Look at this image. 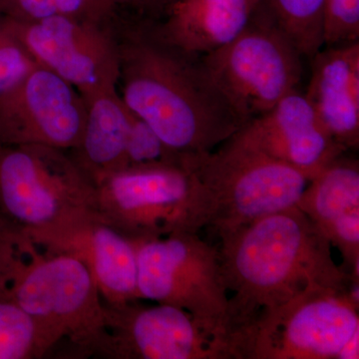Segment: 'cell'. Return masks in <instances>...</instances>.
Instances as JSON below:
<instances>
[{"instance_id":"obj_1","label":"cell","mask_w":359,"mask_h":359,"mask_svg":"<svg viewBox=\"0 0 359 359\" xmlns=\"http://www.w3.org/2000/svg\"><path fill=\"white\" fill-rule=\"evenodd\" d=\"M117 91L182 158L212 152L245 124L201 56L161 39L150 18L118 20Z\"/></svg>"},{"instance_id":"obj_2","label":"cell","mask_w":359,"mask_h":359,"mask_svg":"<svg viewBox=\"0 0 359 359\" xmlns=\"http://www.w3.org/2000/svg\"><path fill=\"white\" fill-rule=\"evenodd\" d=\"M219 238L229 323L237 334L264 311L309 290H344L359 301V280L335 264L332 245L297 205Z\"/></svg>"},{"instance_id":"obj_3","label":"cell","mask_w":359,"mask_h":359,"mask_svg":"<svg viewBox=\"0 0 359 359\" xmlns=\"http://www.w3.org/2000/svg\"><path fill=\"white\" fill-rule=\"evenodd\" d=\"M0 297L32 316L43 358H95L105 304L79 257L0 233Z\"/></svg>"},{"instance_id":"obj_4","label":"cell","mask_w":359,"mask_h":359,"mask_svg":"<svg viewBox=\"0 0 359 359\" xmlns=\"http://www.w3.org/2000/svg\"><path fill=\"white\" fill-rule=\"evenodd\" d=\"M95 215V184L68 151L0 146L1 233L35 242Z\"/></svg>"},{"instance_id":"obj_5","label":"cell","mask_w":359,"mask_h":359,"mask_svg":"<svg viewBox=\"0 0 359 359\" xmlns=\"http://www.w3.org/2000/svg\"><path fill=\"white\" fill-rule=\"evenodd\" d=\"M99 217L131 240L198 233L211 221V203L185 163L127 168L96 184Z\"/></svg>"},{"instance_id":"obj_6","label":"cell","mask_w":359,"mask_h":359,"mask_svg":"<svg viewBox=\"0 0 359 359\" xmlns=\"http://www.w3.org/2000/svg\"><path fill=\"white\" fill-rule=\"evenodd\" d=\"M211 203L208 228L219 238L295 207L309 180L294 168L231 140L212 152L188 156Z\"/></svg>"},{"instance_id":"obj_7","label":"cell","mask_w":359,"mask_h":359,"mask_svg":"<svg viewBox=\"0 0 359 359\" xmlns=\"http://www.w3.org/2000/svg\"><path fill=\"white\" fill-rule=\"evenodd\" d=\"M358 306L344 290L304 292L238 332L241 359H340L359 334Z\"/></svg>"},{"instance_id":"obj_8","label":"cell","mask_w":359,"mask_h":359,"mask_svg":"<svg viewBox=\"0 0 359 359\" xmlns=\"http://www.w3.org/2000/svg\"><path fill=\"white\" fill-rule=\"evenodd\" d=\"M139 301L108 306L95 358L107 359H241L233 328L185 309Z\"/></svg>"},{"instance_id":"obj_9","label":"cell","mask_w":359,"mask_h":359,"mask_svg":"<svg viewBox=\"0 0 359 359\" xmlns=\"http://www.w3.org/2000/svg\"><path fill=\"white\" fill-rule=\"evenodd\" d=\"M203 62L245 123L299 89L301 52L262 6L249 25Z\"/></svg>"},{"instance_id":"obj_10","label":"cell","mask_w":359,"mask_h":359,"mask_svg":"<svg viewBox=\"0 0 359 359\" xmlns=\"http://www.w3.org/2000/svg\"><path fill=\"white\" fill-rule=\"evenodd\" d=\"M133 242L139 299L185 309L231 327L229 292L218 249L198 233Z\"/></svg>"},{"instance_id":"obj_11","label":"cell","mask_w":359,"mask_h":359,"mask_svg":"<svg viewBox=\"0 0 359 359\" xmlns=\"http://www.w3.org/2000/svg\"><path fill=\"white\" fill-rule=\"evenodd\" d=\"M6 20L36 65L72 85L83 98L117 89L118 20L110 25L72 18Z\"/></svg>"},{"instance_id":"obj_12","label":"cell","mask_w":359,"mask_h":359,"mask_svg":"<svg viewBox=\"0 0 359 359\" xmlns=\"http://www.w3.org/2000/svg\"><path fill=\"white\" fill-rule=\"evenodd\" d=\"M83 96L37 65L0 96V146L40 145L73 150L86 122Z\"/></svg>"},{"instance_id":"obj_13","label":"cell","mask_w":359,"mask_h":359,"mask_svg":"<svg viewBox=\"0 0 359 359\" xmlns=\"http://www.w3.org/2000/svg\"><path fill=\"white\" fill-rule=\"evenodd\" d=\"M230 139L294 168L309 180L347 152L299 89L245 123Z\"/></svg>"},{"instance_id":"obj_14","label":"cell","mask_w":359,"mask_h":359,"mask_svg":"<svg viewBox=\"0 0 359 359\" xmlns=\"http://www.w3.org/2000/svg\"><path fill=\"white\" fill-rule=\"evenodd\" d=\"M33 243L68 252L84 262L95 280L104 304L120 306L141 301L133 240L104 222L99 215Z\"/></svg>"},{"instance_id":"obj_15","label":"cell","mask_w":359,"mask_h":359,"mask_svg":"<svg viewBox=\"0 0 359 359\" xmlns=\"http://www.w3.org/2000/svg\"><path fill=\"white\" fill-rule=\"evenodd\" d=\"M297 207L339 250L344 271L359 280V164L340 156L309 181Z\"/></svg>"},{"instance_id":"obj_16","label":"cell","mask_w":359,"mask_h":359,"mask_svg":"<svg viewBox=\"0 0 359 359\" xmlns=\"http://www.w3.org/2000/svg\"><path fill=\"white\" fill-rule=\"evenodd\" d=\"M311 60L306 95L330 136L346 151L359 146V41L323 46Z\"/></svg>"},{"instance_id":"obj_17","label":"cell","mask_w":359,"mask_h":359,"mask_svg":"<svg viewBox=\"0 0 359 359\" xmlns=\"http://www.w3.org/2000/svg\"><path fill=\"white\" fill-rule=\"evenodd\" d=\"M262 6L263 0H175L151 22L168 44L204 56L238 37Z\"/></svg>"},{"instance_id":"obj_18","label":"cell","mask_w":359,"mask_h":359,"mask_svg":"<svg viewBox=\"0 0 359 359\" xmlns=\"http://www.w3.org/2000/svg\"><path fill=\"white\" fill-rule=\"evenodd\" d=\"M86 122L79 143L68 151L94 184L122 170L128 142L132 113L117 89L84 98Z\"/></svg>"},{"instance_id":"obj_19","label":"cell","mask_w":359,"mask_h":359,"mask_svg":"<svg viewBox=\"0 0 359 359\" xmlns=\"http://www.w3.org/2000/svg\"><path fill=\"white\" fill-rule=\"evenodd\" d=\"M121 11L113 0H0V16L18 21L72 18L110 25Z\"/></svg>"},{"instance_id":"obj_20","label":"cell","mask_w":359,"mask_h":359,"mask_svg":"<svg viewBox=\"0 0 359 359\" xmlns=\"http://www.w3.org/2000/svg\"><path fill=\"white\" fill-rule=\"evenodd\" d=\"M263 4L304 57L311 59L325 46V0H263Z\"/></svg>"},{"instance_id":"obj_21","label":"cell","mask_w":359,"mask_h":359,"mask_svg":"<svg viewBox=\"0 0 359 359\" xmlns=\"http://www.w3.org/2000/svg\"><path fill=\"white\" fill-rule=\"evenodd\" d=\"M43 358L36 325L15 302L0 297V359Z\"/></svg>"},{"instance_id":"obj_22","label":"cell","mask_w":359,"mask_h":359,"mask_svg":"<svg viewBox=\"0 0 359 359\" xmlns=\"http://www.w3.org/2000/svg\"><path fill=\"white\" fill-rule=\"evenodd\" d=\"M181 163L183 158L168 147L150 125L132 113L123 169Z\"/></svg>"},{"instance_id":"obj_23","label":"cell","mask_w":359,"mask_h":359,"mask_svg":"<svg viewBox=\"0 0 359 359\" xmlns=\"http://www.w3.org/2000/svg\"><path fill=\"white\" fill-rule=\"evenodd\" d=\"M37 65L0 16V96L16 86Z\"/></svg>"},{"instance_id":"obj_24","label":"cell","mask_w":359,"mask_h":359,"mask_svg":"<svg viewBox=\"0 0 359 359\" xmlns=\"http://www.w3.org/2000/svg\"><path fill=\"white\" fill-rule=\"evenodd\" d=\"M325 46L359 41V0H325Z\"/></svg>"},{"instance_id":"obj_25","label":"cell","mask_w":359,"mask_h":359,"mask_svg":"<svg viewBox=\"0 0 359 359\" xmlns=\"http://www.w3.org/2000/svg\"><path fill=\"white\" fill-rule=\"evenodd\" d=\"M174 1L175 0H141L139 11L150 20H158Z\"/></svg>"},{"instance_id":"obj_26","label":"cell","mask_w":359,"mask_h":359,"mask_svg":"<svg viewBox=\"0 0 359 359\" xmlns=\"http://www.w3.org/2000/svg\"><path fill=\"white\" fill-rule=\"evenodd\" d=\"M120 9L136 8L139 11L141 0H113Z\"/></svg>"}]
</instances>
